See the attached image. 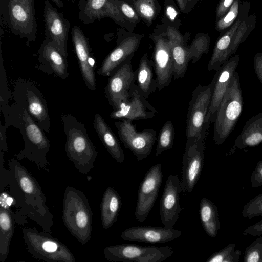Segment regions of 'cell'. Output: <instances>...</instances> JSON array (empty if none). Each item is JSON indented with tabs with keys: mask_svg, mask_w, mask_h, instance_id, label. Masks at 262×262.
<instances>
[{
	"mask_svg": "<svg viewBox=\"0 0 262 262\" xmlns=\"http://www.w3.org/2000/svg\"><path fill=\"white\" fill-rule=\"evenodd\" d=\"M250 180L252 187L256 188L262 186V160L257 163Z\"/></svg>",
	"mask_w": 262,
	"mask_h": 262,
	"instance_id": "41",
	"label": "cell"
},
{
	"mask_svg": "<svg viewBox=\"0 0 262 262\" xmlns=\"http://www.w3.org/2000/svg\"><path fill=\"white\" fill-rule=\"evenodd\" d=\"M39 64L35 68L47 74L66 79L69 76L67 60L54 45L51 40L46 37L36 52Z\"/></svg>",
	"mask_w": 262,
	"mask_h": 262,
	"instance_id": "21",
	"label": "cell"
},
{
	"mask_svg": "<svg viewBox=\"0 0 262 262\" xmlns=\"http://www.w3.org/2000/svg\"><path fill=\"white\" fill-rule=\"evenodd\" d=\"M205 136L186 141L182 162V192H192L200 178L204 164Z\"/></svg>",
	"mask_w": 262,
	"mask_h": 262,
	"instance_id": "12",
	"label": "cell"
},
{
	"mask_svg": "<svg viewBox=\"0 0 262 262\" xmlns=\"http://www.w3.org/2000/svg\"><path fill=\"white\" fill-rule=\"evenodd\" d=\"M199 214L204 230L210 237L215 238L220 226L217 207L210 200L203 197L200 203Z\"/></svg>",
	"mask_w": 262,
	"mask_h": 262,
	"instance_id": "32",
	"label": "cell"
},
{
	"mask_svg": "<svg viewBox=\"0 0 262 262\" xmlns=\"http://www.w3.org/2000/svg\"><path fill=\"white\" fill-rule=\"evenodd\" d=\"M163 179L162 165H152L141 182L138 192L135 217L143 222L154 206Z\"/></svg>",
	"mask_w": 262,
	"mask_h": 262,
	"instance_id": "13",
	"label": "cell"
},
{
	"mask_svg": "<svg viewBox=\"0 0 262 262\" xmlns=\"http://www.w3.org/2000/svg\"><path fill=\"white\" fill-rule=\"evenodd\" d=\"M241 251L235 249V244L231 243L222 249L214 253L206 260L207 262H238Z\"/></svg>",
	"mask_w": 262,
	"mask_h": 262,
	"instance_id": "35",
	"label": "cell"
},
{
	"mask_svg": "<svg viewBox=\"0 0 262 262\" xmlns=\"http://www.w3.org/2000/svg\"><path fill=\"white\" fill-rule=\"evenodd\" d=\"M18 129L23 135L25 148L15 154V157L19 160L27 159L34 162L39 169L48 170L50 164L46 155L50 151V141L26 109Z\"/></svg>",
	"mask_w": 262,
	"mask_h": 262,
	"instance_id": "7",
	"label": "cell"
},
{
	"mask_svg": "<svg viewBox=\"0 0 262 262\" xmlns=\"http://www.w3.org/2000/svg\"><path fill=\"white\" fill-rule=\"evenodd\" d=\"M262 143V112L252 117L245 123L241 134L235 139L230 152L244 149Z\"/></svg>",
	"mask_w": 262,
	"mask_h": 262,
	"instance_id": "26",
	"label": "cell"
},
{
	"mask_svg": "<svg viewBox=\"0 0 262 262\" xmlns=\"http://www.w3.org/2000/svg\"><path fill=\"white\" fill-rule=\"evenodd\" d=\"M93 125L99 138L110 155L119 163L124 160V154L120 143L103 117L95 114Z\"/></svg>",
	"mask_w": 262,
	"mask_h": 262,
	"instance_id": "27",
	"label": "cell"
},
{
	"mask_svg": "<svg viewBox=\"0 0 262 262\" xmlns=\"http://www.w3.org/2000/svg\"><path fill=\"white\" fill-rule=\"evenodd\" d=\"M114 124L124 146L135 156L138 160L146 158L155 143L156 132L152 128L138 132L132 121L128 120L115 121Z\"/></svg>",
	"mask_w": 262,
	"mask_h": 262,
	"instance_id": "11",
	"label": "cell"
},
{
	"mask_svg": "<svg viewBox=\"0 0 262 262\" xmlns=\"http://www.w3.org/2000/svg\"><path fill=\"white\" fill-rule=\"evenodd\" d=\"M13 103L10 105L8 122L5 125L18 128L24 109H26L46 133L50 130V119L46 101L41 92L32 81L19 79L13 86Z\"/></svg>",
	"mask_w": 262,
	"mask_h": 262,
	"instance_id": "2",
	"label": "cell"
},
{
	"mask_svg": "<svg viewBox=\"0 0 262 262\" xmlns=\"http://www.w3.org/2000/svg\"><path fill=\"white\" fill-rule=\"evenodd\" d=\"M240 20L236 21L234 26L216 42L212 56L208 64V70L217 71L231 56L232 40Z\"/></svg>",
	"mask_w": 262,
	"mask_h": 262,
	"instance_id": "31",
	"label": "cell"
},
{
	"mask_svg": "<svg viewBox=\"0 0 262 262\" xmlns=\"http://www.w3.org/2000/svg\"><path fill=\"white\" fill-rule=\"evenodd\" d=\"M241 214L244 217L249 219L262 216V193L246 203L243 206Z\"/></svg>",
	"mask_w": 262,
	"mask_h": 262,
	"instance_id": "38",
	"label": "cell"
},
{
	"mask_svg": "<svg viewBox=\"0 0 262 262\" xmlns=\"http://www.w3.org/2000/svg\"><path fill=\"white\" fill-rule=\"evenodd\" d=\"M43 17L45 37L50 39L61 53L67 58V40L70 22L49 0L45 2Z\"/></svg>",
	"mask_w": 262,
	"mask_h": 262,
	"instance_id": "15",
	"label": "cell"
},
{
	"mask_svg": "<svg viewBox=\"0 0 262 262\" xmlns=\"http://www.w3.org/2000/svg\"><path fill=\"white\" fill-rule=\"evenodd\" d=\"M67 1H75L76 0H67Z\"/></svg>",
	"mask_w": 262,
	"mask_h": 262,
	"instance_id": "48",
	"label": "cell"
},
{
	"mask_svg": "<svg viewBox=\"0 0 262 262\" xmlns=\"http://www.w3.org/2000/svg\"><path fill=\"white\" fill-rule=\"evenodd\" d=\"M173 253V249L169 246L127 244L108 246L104 249L103 255L111 262H162Z\"/></svg>",
	"mask_w": 262,
	"mask_h": 262,
	"instance_id": "10",
	"label": "cell"
},
{
	"mask_svg": "<svg viewBox=\"0 0 262 262\" xmlns=\"http://www.w3.org/2000/svg\"><path fill=\"white\" fill-rule=\"evenodd\" d=\"M243 106L239 74L235 71L219 106L214 122L213 140L216 145L223 144L233 130Z\"/></svg>",
	"mask_w": 262,
	"mask_h": 262,
	"instance_id": "6",
	"label": "cell"
},
{
	"mask_svg": "<svg viewBox=\"0 0 262 262\" xmlns=\"http://www.w3.org/2000/svg\"><path fill=\"white\" fill-rule=\"evenodd\" d=\"M181 181L177 175L170 174L166 181L160 201V216L164 227L173 228L181 212Z\"/></svg>",
	"mask_w": 262,
	"mask_h": 262,
	"instance_id": "17",
	"label": "cell"
},
{
	"mask_svg": "<svg viewBox=\"0 0 262 262\" xmlns=\"http://www.w3.org/2000/svg\"><path fill=\"white\" fill-rule=\"evenodd\" d=\"M71 36L83 81L87 88L94 91L96 87V76L89 40L76 25L72 28Z\"/></svg>",
	"mask_w": 262,
	"mask_h": 262,
	"instance_id": "18",
	"label": "cell"
},
{
	"mask_svg": "<svg viewBox=\"0 0 262 262\" xmlns=\"http://www.w3.org/2000/svg\"><path fill=\"white\" fill-rule=\"evenodd\" d=\"M23 234L28 251L34 258L49 262L75 261L68 247L51 233L27 227L23 229Z\"/></svg>",
	"mask_w": 262,
	"mask_h": 262,
	"instance_id": "8",
	"label": "cell"
},
{
	"mask_svg": "<svg viewBox=\"0 0 262 262\" xmlns=\"http://www.w3.org/2000/svg\"><path fill=\"white\" fill-rule=\"evenodd\" d=\"M52 2L59 8H61L64 6L63 0H52Z\"/></svg>",
	"mask_w": 262,
	"mask_h": 262,
	"instance_id": "47",
	"label": "cell"
},
{
	"mask_svg": "<svg viewBox=\"0 0 262 262\" xmlns=\"http://www.w3.org/2000/svg\"><path fill=\"white\" fill-rule=\"evenodd\" d=\"M66 136L65 150L69 159L81 174H87L94 167L97 156L84 124L71 114L61 116Z\"/></svg>",
	"mask_w": 262,
	"mask_h": 262,
	"instance_id": "3",
	"label": "cell"
},
{
	"mask_svg": "<svg viewBox=\"0 0 262 262\" xmlns=\"http://www.w3.org/2000/svg\"><path fill=\"white\" fill-rule=\"evenodd\" d=\"M122 206L121 199L113 188L105 190L100 204V215L102 227L107 229L116 221Z\"/></svg>",
	"mask_w": 262,
	"mask_h": 262,
	"instance_id": "30",
	"label": "cell"
},
{
	"mask_svg": "<svg viewBox=\"0 0 262 262\" xmlns=\"http://www.w3.org/2000/svg\"><path fill=\"white\" fill-rule=\"evenodd\" d=\"M158 113L138 91L134 83L129 91L128 98L110 114L111 118L135 121L154 118Z\"/></svg>",
	"mask_w": 262,
	"mask_h": 262,
	"instance_id": "16",
	"label": "cell"
},
{
	"mask_svg": "<svg viewBox=\"0 0 262 262\" xmlns=\"http://www.w3.org/2000/svg\"><path fill=\"white\" fill-rule=\"evenodd\" d=\"M153 63L158 89L168 86L173 77V60L170 43L168 38L161 36L154 38Z\"/></svg>",
	"mask_w": 262,
	"mask_h": 262,
	"instance_id": "22",
	"label": "cell"
},
{
	"mask_svg": "<svg viewBox=\"0 0 262 262\" xmlns=\"http://www.w3.org/2000/svg\"><path fill=\"white\" fill-rule=\"evenodd\" d=\"M1 23L25 39L27 46L37 37L35 0H0Z\"/></svg>",
	"mask_w": 262,
	"mask_h": 262,
	"instance_id": "5",
	"label": "cell"
},
{
	"mask_svg": "<svg viewBox=\"0 0 262 262\" xmlns=\"http://www.w3.org/2000/svg\"><path fill=\"white\" fill-rule=\"evenodd\" d=\"M10 98L5 66L1 54L0 66V110L4 117L5 124L9 119L10 105L9 104Z\"/></svg>",
	"mask_w": 262,
	"mask_h": 262,
	"instance_id": "33",
	"label": "cell"
},
{
	"mask_svg": "<svg viewBox=\"0 0 262 262\" xmlns=\"http://www.w3.org/2000/svg\"><path fill=\"white\" fill-rule=\"evenodd\" d=\"M181 11H184L186 7L187 0H176Z\"/></svg>",
	"mask_w": 262,
	"mask_h": 262,
	"instance_id": "46",
	"label": "cell"
},
{
	"mask_svg": "<svg viewBox=\"0 0 262 262\" xmlns=\"http://www.w3.org/2000/svg\"><path fill=\"white\" fill-rule=\"evenodd\" d=\"M187 1H191V0H187Z\"/></svg>",
	"mask_w": 262,
	"mask_h": 262,
	"instance_id": "49",
	"label": "cell"
},
{
	"mask_svg": "<svg viewBox=\"0 0 262 262\" xmlns=\"http://www.w3.org/2000/svg\"><path fill=\"white\" fill-rule=\"evenodd\" d=\"M215 78L207 85L199 84L191 94L186 120V141H194L206 136L209 126L206 123Z\"/></svg>",
	"mask_w": 262,
	"mask_h": 262,
	"instance_id": "9",
	"label": "cell"
},
{
	"mask_svg": "<svg viewBox=\"0 0 262 262\" xmlns=\"http://www.w3.org/2000/svg\"><path fill=\"white\" fill-rule=\"evenodd\" d=\"M174 134V128L172 122L170 120L167 121L162 126L159 133L156 148V156L172 147Z\"/></svg>",
	"mask_w": 262,
	"mask_h": 262,
	"instance_id": "34",
	"label": "cell"
},
{
	"mask_svg": "<svg viewBox=\"0 0 262 262\" xmlns=\"http://www.w3.org/2000/svg\"><path fill=\"white\" fill-rule=\"evenodd\" d=\"M9 169L3 168L0 173V187L7 185V192L17 209V222L20 217L26 221L29 217L40 226L43 231L52 233L53 215L46 205L47 199L37 180L14 159L9 161Z\"/></svg>",
	"mask_w": 262,
	"mask_h": 262,
	"instance_id": "1",
	"label": "cell"
},
{
	"mask_svg": "<svg viewBox=\"0 0 262 262\" xmlns=\"http://www.w3.org/2000/svg\"><path fill=\"white\" fill-rule=\"evenodd\" d=\"M239 56L238 55L229 58L216 71L214 77V84L209 108L206 116V123L209 126L214 122L219 106L225 94L231 79L236 71Z\"/></svg>",
	"mask_w": 262,
	"mask_h": 262,
	"instance_id": "20",
	"label": "cell"
},
{
	"mask_svg": "<svg viewBox=\"0 0 262 262\" xmlns=\"http://www.w3.org/2000/svg\"><path fill=\"white\" fill-rule=\"evenodd\" d=\"M243 235L252 236L262 235V220L245 229Z\"/></svg>",
	"mask_w": 262,
	"mask_h": 262,
	"instance_id": "43",
	"label": "cell"
},
{
	"mask_svg": "<svg viewBox=\"0 0 262 262\" xmlns=\"http://www.w3.org/2000/svg\"><path fill=\"white\" fill-rule=\"evenodd\" d=\"M154 69L153 62L146 54H144L135 71V83L140 94L146 99L158 88Z\"/></svg>",
	"mask_w": 262,
	"mask_h": 262,
	"instance_id": "29",
	"label": "cell"
},
{
	"mask_svg": "<svg viewBox=\"0 0 262 262\" xmlns=\"http://www.w3.org/2000/svg\"><path fill=\"white\" fill-rule=\"evenodd\" d=\"M7 127L2 123L0 124V148L3 151H8V147L6 142V131Z\"/></svg>",
	"mask_w": 262,
	"mask_h": 262,
	"instance_id": "45",
	"label": "cell"
},
{
	"mask_svg": "<svg viewBox=\"0 0 262 262\" xmlns=\"http://www.w3.org/2000/svg\"><path fill=\"white\" fill-rule=\"evenodd\" d=\"M234 0H220L216 9V19H220L229 11Z\"/></svg>",
	"mask_w": 262,
	"mask_h": 262,
	"instance_id": "42",
	"label": "cell"
},
{
	"mask_svg": "<svg viewBox=\"0 0 262 262\" xmlns=\"http://www.w3.org/2000/svg\"><path fill=\"white\" fill-rule=\"evenodd\" d=\"M166 35L169 40L173 60V77L174 79L183 78L189 61L191 59L189 48L185 46L182 35L174 28L168 26Z\"/></svg>",
	"mask_w": 262,
	"mask_h": 262,
	"instance_id": "25",
	"label": "cell"
},
{
	"mask_svg": "<svg viewBox=\"0 0 262 262\" xmlns=\"http://www.w3.org/2000/svg\"><path fill=\"white\" fill-rule=\"evenodd\" d=\"M182 234L181 231L165 227L135 226L124 230L120 237L125 241L147 243H163L173 241Z\"/></svg>",
	"mask_w": 262,
	"mask_h": 262,
	"instance_id": "23",
	"label": "cell"
},
{
	"mask_svg": "<svg viewBox=\"0 0 262 262\" xmlns=\"http://www.w3.org/2000/svg\"><path fill=\"white\" fill-rule=\"evenodd\" d=\"M136 11L148 23H151L156 14L155 0H133Z\"/></svg>",
	"mask_w": 262,
	"mask_h": 262,
	"instance_id": "36",
	"label": "cell"
},
{
	"mask_svg": "<svg viewBox=\"0 0 262 262\" xmlns=\"http://www.w3.org/2000/svg\"><path fill=\"white\" fill-rule=\"evenodd\" d=\"M78 18L85 25L109 17L116 22L123 23L124 16L114 0H79Z\"/></svg>",
	"mask_w": 262,
	"mask_h": 262,
	"instance_id": "19",
	"label": "cell"
},
{
	"mask_svg": "<svg viewBox=\"0 0 262 262\" xmlns=\"http://www.w3.org/2000/svg\"><path fill=\"white\" fill-rule=\"evenodd\" d=\"M122 14L132 21L138 20V16L134 9L128 4L123 1L114 0Z\"/></svg>",
	"mask_w": 262,
	"mask_h": 262,
	"instance_id": "40",
	"label": "cell"
},
{
	"mask_svg": "<svg viewBox=\"0 0 262 262\" xmlns=\"http://www.w3.org/2000/svg\"><path fill=\"white\" fill-rule=\"evenodd\" d=\"M132 57L119 66L109 76L104 93L113 110L129 96V91L135 83V71L132 69Z\"/></svg>",
	"mask_w": 262,
	"mask_h": 262,
	"instance_id": "14",
	"label": "cell"
},
{
	"mask_svg": "<svg viewBox=\"0 0 262 262\" xmlns=\"http://www.w3.org/2000/svg\"><path fill=\"white\" fill-rule=\"evenodd\" d=\"M17 222L15 213L6 204L0 203V261L7 259L15 224Z\"/></svg>",
	"mask_w": 262,
	"mask_h": 262,
	"instance_id": "28",
	"label": "cell"
},
{
	"mask_svg": "<svg viewBox=\"0 0 262 262\" xmlns=\"http://www.w3.org/2000/svg\"><path fill=\"white\" fill-rule=\"evenodd\" d=\"M244 262H262V235L258 236L246 249Z\"/></svg>",
	"mask_w": 262,
	"mask_h": 262,
	"instance_id": "37",
	"label": "cell"
},
{
	"mask_svg": "<svg viewBox=\"0 0 262 262\" xmlns=\"http://www.w3.org/2000/svg\"><path fill=\"white\" fill-rule=\"evenodd\" d=\"M238 0H235L226 15L218 20L216 24V30L223 31L233 23L238 14Z\"/></svg>",
	"mask_w": 262,
	"mask_h": 262,
	"instance_id": "39",
	"label": "cell"
},
{
	"mask_svg": "<svg viewBox=\"0 0 262 262\" xmlns=\"http://www.w3.org/2000/svg\"><path fill=\"white\" fill-rule=\"evenodd\" d=\"M140 42L139 37L129 36L122 40L103 61L97 73L104 77L111 74L122 63L132 57Z\"/></svg>",
	"mask_w": 262,
	"mask_h": 262,
	"instance_id": "24",
	"label": "cell"
},
{
	"mask_svg": "<svg viewBox=\"0 0 262 262\" xmlns=\"http://www.w3.org/2000/svg\"><path fill=\"white\" fill-rule=\"evenodd\" d=\"M253 66L257 77L262 84V53H258L254 57Z\"/></svg>",
	"mask_w": 262,
	"mask_h": 262,
	"instance_id": "44",
	"label": "cell"
},
{
	"mask_svg": "<svg viewBox=\"0 0 262 262\" xmlns=\"http://www.w3.org/2000/svg\"><path fill=\"white\" fill-rule=\"evenodd\" d=\"M92 216L89 201L84 192L67 186L63 198V222L70 233L82 245L91 239Z\"/></svg>",
	"mask_w": 262,
	"mask_h": 262,
	"instance_id": "4",
	"label": "cell"
}]
</instances>
